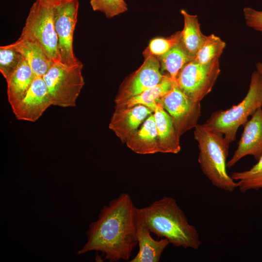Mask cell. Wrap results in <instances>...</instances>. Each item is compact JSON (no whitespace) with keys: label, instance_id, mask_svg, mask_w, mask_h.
<instances>
[{"label":"cell","instance_id":"obj_1","mask_svg":"<svg viewBox=\"0 0 262 262\" xmlns=\"http://www.w3.org/2000/svg\"><path fill=\"white\" fill-rule=\"evenodd\" d=\"M135 208L126 193L103 206L97 219L90 224L86 242L77 254L96 251L109 262L129 260L137 245Z\"/></svg>","mask_w":262,"mask_h":262},{"label":"cell","instance_id":"obj_2","mask_svg":"<svg viewBox=\"0 0 262 262\" xmlns=\"http://www.w3.org/2000/svg\"><path fill=\"white\" fill-rule=\"evenodd\" d=\"M135 212L151 233L167 239L176 247L197 249L201 245L198 232L189 223L176 200L164 196Z\"/></svg>","mask_w":262,"mask_h":262},{"label":"cell","instance_id":"obj_3","mask_svg":"<svg viewBox=\"0 0 262 262\" xmlns=\"http://www.w3.org/2000/svg\"><path fill=\"white\" fill-rule=\"evenodd\" d=\"M194 134L199 149L198 162L204 175L215 187L233 192L237 184L227 171L229 143L203 124L195 127Z\"/></svg>","mask_w":262,"mask_h":262},{"label":"cell","instance_id":"obj_4","mask_svg":"<svg viewBox=\"0 0 262 262\" xmlns=\"http://www.w3.org/2000/svg\"><path fill=\"white\" fill-rule=\"evenodd\" d=\"M262 106V75L257 70L251 74L249 87L244 98L238 104L226 110L213 112L204 125L223 136L229 144L233 142L240 126Z\"/></svg>","mask_w":262,"mask_h":262},{"label":"cell","instance_id":"obj_5","mask_svg":"<svg viewBox=\"0 0 262 262\" xmlns=\"http://www.w3.org/2000/svg\"><path fill=\"white\" fill-rule=\"evenodd\" d=\"M19 39L38 44L53 63L60 62L53 7L36 0L30 8Z\"/></svg>","mask_w":262,"mask_h":262},{"label":"cell","instance_id":"obj_6","mask_svg":"<svg viewBox=\"0 0 262 262\" xmlns=\"http://www.w3.org/2000/svg\"><path fill=\"white\" fill-rule=\"evenodd\" d=\"M82 68V64L67 66L60 63H54L43 76L52 105L61 107L76 106L84 84Z\"/></svg>","mask_w":262,"mask_h":262},{"label":"cell","instance_id":"obj_7","mask_svg":"<svg viewBox=\"0 0 262 262\" xmlns=\"http://www.w3.org/2000/svg\"><path fill=\"white\" fill-rule=\"evenodd\" d=\"M220 72L219 59L207 64L193 60L180 71L176 82L186 96L200 102L211 91Z\"/></svg>","mask_w":262,"mask_h":262},{"label":"cell","instance_id":"obj_8","mask_svg":"<svg viewBox=\"0 0 262 262\" xmlns=\"http://www.w3.org/2000/svg\"><path fill=\"white\" fill-rule=\"evenodd\" d=\"M79 0H67L53 7L54 23L58 42L60 63L67 66L82 64L73 48V34L77 22Z\"/></svg>","mask_w":262,"mask_h":262},{"label":"cell","instance_id":"obj_9","mask_svg":"<svg viewBox=\"0 0 262 262\" xmlns=\"http://www.w3.org/2000/svg\"><path fill=\"white\" fill-rule=\"evenodd\" d=\"M159 102L172 118L180 137L198 124L201 110L200 102L186 96L176 81L171 90Z\"/></svg>","mask_w":262,"mask_h":262},{"label":"cell","instance_id":"obj_10","mask_svg":"<svg viewBox=\"0 0 262 262\" xmlns=\"http://www.w3.org/2000/svg\"><path fill=\"white\" fill-rule=\"evenodd\" d=\"M142 65L136 71L127 76L120 85L114 101L121 104L159 84L165 74L161 70L157 57L148 55L144 56Z\"/></svg>","mask_w":262,"mask_h":262},{"label":"cell","instance_id":"obj_11","mask_svg":"<svg viewBox=\"0 0 262 262\" xmlns=\"http://www.w3.org/2000/svg\"><path fill=\"white\" fill-rule=\"evenodd\" d=\"M51 105L52 102L43 77L36 76L23 98L12 111L18 120L35 122Z\"/></svg>","mask_w":262,"mask_h":262},{"label":"cell","instance_id":"obj_12","mask_svg":"<svg viewBox=\"0 0 262 262\" xmlns=\"http://www.w3.org/2000/svg\"><path fill=\"white\" fill-rule=\"evenodd\" d=\"M238 147L227 163L230 168L243 157L250 155L257 161L262 155V109L259 108L244 125Z\"/></svg>","mask_w":262,"mask_h":262},{"label":"cell","instance_id":"obj_13","mask_svg":"<svg viewBox=\"0 0 262 262\" xmlns=\"http://www.w3.org/2000/svg\"><path fill=\"white\" fill-rule=\"evenodd\" d=\"M153 112L147 107L137 105L131 107H115L111 117L109 128L122 143L138 130L140 125Z\"/></svg>","mask_w":262,"mask_h":262},{"label":"cell","instance_id":"obj_14","mask_svg":"<svg viewBox=\"0 0 262 262\" xmlns=\"http://www.w3.org/2000/svg\"><path fill=\"white\" fill-rule=\"evenodd\" d=\"M136 209V208H135ZM136 237L139 250L130 262H158L165 248L170 244L166 238L158 241L151 236V232L135 212Z\"/></svg>","mask_w":262,"mask_h":262},{"label":"cell","instance_id":"obj_15","mask_svg":"<svg viewBox=\"0 0 262 262\" xmlns=\"http://www.w3.org/2000/svg\"><path fill=\"white\" fill-rule=\"evenodd\" d=\"M161 153L177 154L180 150L179 136L172 118L158 102L153 111Z\"/></svg>","mask_w":262,"mask_h":262},{"label":"cell","instance_id":"obj_16","mask_svg":"<svg viewBox=\"0 0 262 262\" xmlns=\"http://www.w3.org/2000/svg\"><path fill=\"white\" fill-rule=\"evenodd\" d=\"M127 146L139 154H153L160 152L153 114L150 115L141 127L126 140Z\"/></svg>","mask_w":262,"mask_h":262},{"label":"cell","instance_id":"obj_17","mask_svg":"<svg viewBox=\"0 0 262 262\" xmlns=\"http://www.w3.org/2000/svg\"><path fill=\"white\" fill-rule=\"evenodd\" d=\"M35 77L27 61L23 58L16 70L6 81L8 100L12 110L23 98Z\"/></svg>","mask_w":262,"mask_h":262},{"label":"cell","instance_id":"obj_18","mask_svg":"<svg viewBox=\"0 0 262 262\" xmlns=\"http://www.w3.org/2000/svg\"><path fill=\"white\" fill-rule=\"evenodd\" d=\"M11 45L22 54L36 76L43 77L54 63L33 42L18 39Z\"/></svg>","mask_w":262,"mask_h":262},{"label":"cell","instance_id":"obj_19","mask_svg":"<svg viewBox=\"0 0 262 262\" xmlns=\"http://www.w3.org/2000/svg\"><path fill=\"white\" fill-rule=\"evenodd\" d=\"M180 13L183 17L184 26L180 31V42L187 52L194 58L207 35L202 33L196 15L190 14L183 9Z\"/></svg>","mask_w":262,"mask_h":262},{"label":"cell","instance_id":"obj_20","mask_svg":"<svg viewBox=\"0 0 262 262\" xmlns=\"http://www.w3.org/2000/svg\"><path fill=\"white\" fill-rule=\"evenodd\" d=\"M174 82L175 81H173L167 74H165L159 84L147 89L121 104L115 105V107L128 108L137 105H142L153 112L160 99L171 90Z\"/></svg>","mask_w":262,"mask_h":262},{"label":"cell","instance_id":"obj_21","mask_svg":"<svg viewBox=\"0 0 262 262\" xmlns=\"http://www.w3.org/2000/svg\"><path fill=\"white\" fill-rule=\"evenodd\" d=\"M157 58L160 63L161 72L166 71L174 81H176L177 76L181 68L194 59L187 52L180 42L167 52Z\"/></svg>","mask_w":262,"mask_h":262},{"label":"cell","instance_id":"obj_22","mask_svg":"<svg viewBox=\"0 0 262 262\" xmlns=\"http://www.w3.org/2000/svg\"><path fill=\"white\" fill-rule=\"evenodd\" d=\"M257 162L248 170L230 173V176L236 181L241 192L262 189V155Z\"/></svg>","mask_w":262,"mask_h":262},{"label":"cell","instance_id":"obj_23","mask_svg":"<svg viewBox=\"0 0 262 262\" xmlns=\"http://www.w3.org/2000/svg\"><path fill=\"white\" fill-rule=\"evenodd\" d=\"M226 43L214 34L207 37L197 51L194 60L202 64H209L220 57Z\"/></svg>","mask_w":262,"mask_h":262},{"label":"cell","instance_id":"obj_24","mask_svg":"<svg viewBox=\"0 0 262 262\" xmlns=\"http://www.w3.org/2000/svg\"><path fill=\"white\" fill-rule=\"evenodd\" d=\"M23 56L11 44L0 47V72L7 81L16 70Z\"/></svg>","mask_w":262,"mask_h":262},{"label":"cell","instance_id":"obj_25","mask_svg":"<svg viewBox=\"0 0 262 262\" xmlns=\"http://www.w3.org/2000/svg\"><path fill=\"white\" fill-rule=\"evenodd\" d=\"M180 31H178L167 37H157L152 39L143 52V56L151 55L159 57L164 54L180 42Z\"/></svg>","mask_w":262,"mask_h":262},{"label":"cell","instance_id":"obj_26","mask_svg":"<svg viewBox=\"0 0 262 262\" xmlns=\"http://www.w3.org/2000/svg\"><path fill=\"white\" fill-rule=\"evenodd\" d=\"M90 4L93 11L102 12L109 18L128 10L125 0H90Z\"/></svg>","mask_w":262,"mask_h":262},{"label":"cell","instance_id":"obj_27","mask_svg":"<svg viewBox=\"0 0 262 262\" xmlns=\"http://www.w3.org/2000/svg\"><path fill=\"white\" fill-rule=\"evenodd\" d=\"M244 18L247 26L262 33V10L259 11L250 7L243 10Z\"/></svg>","mask_w":262,"mask_h":262},{"label":"cell","instance_id":"obj_28","mask_svg":"<svg viewBox=\"0 0 262 262\" xmlns=\"http://www.w3.org/2000/svg\"><path fill=\"white\" fill-rule=\"evenodd\" d=\"M66 0H40L43 4L50 7H54Z\"/></svg>","mask_w":262,"mask_h":262},{"label":"cell","instance_id":"obj_29","mask_svg":"<svg viewBox=\"0 0 262 262\" xmlns=\"http://www.w3.org/2000/svg\"><path fill=\"white\" fill-rule=\"evenodd\" d=\"M256 70L262 75V63L259 62L257 63L256 65Z\"/></svg>","mask_w":262,"mask_h":262}]
</instances>
